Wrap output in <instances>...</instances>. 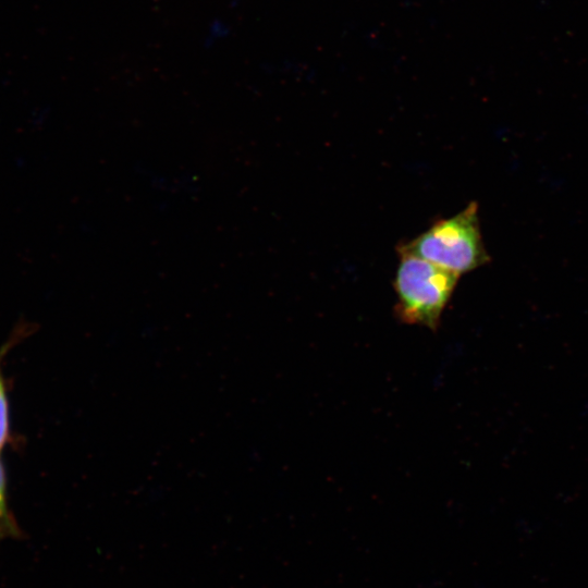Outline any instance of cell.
I'll return each mask as SVG.
<instances>
[{
    "instance_id": "6da1fadb",
    "label": "cell",
    "mask_w": 588,
    "mask_h": 588,
    "mask_svg": "<svg viewBox=\"0 0 588 588\" xmlns=\"http://www.w3.org/2000/svg\"><path fill=\"white\" fill-rule=\"evenodd\" d=\"M458 275L490 260L485 248L478 205L471 201L457 215L434 222L417 237L397 247Z\"/></svg>"
},
{
    "instance_id": "7a4b0ae2",
    "label": "cell",
    "mask_w": 588,
    "mask_h": 588,
    "mask_svg": "<svg viewBox=\"0 0 588 588\" xmlns=\"http://www.w3.org/2000/svg\"><path fill=\"white\" fill-rule=\"evenodd\" d=\"M395 315L404 323L437 330L461 275L416 255L399 252Z\"/></svg>"
},
{
    "instance_id": "3957f363",
    "label": "cell",
    "mask_w": 588,
    "mask_h": 588,
    "mask_svg": "<svg viewBox=\"0 0 588 588\" xmlns=\"http://www.w3.org/2000/svg\"><path fill=\"white\" fill-rule=\"evenodd\" d=\"M20 536L21 530L8 506L5 474L0 463V541Z\"/></svg>"
},
{
    "instance_id": "277c9868",
    "label": "cell",
    "mask_w": 588,
    "mask_h": 588,
    "mask_svg": "<svg viewBox=\"0 0 588 588\" xmlns=\"http://www.w3.org/2000/svg\"><path fill=\"white\" fill-rule=\"evenodd\" d=\"M9 434L8 402L2 378L0 379V451Z\"/></svg>"
},
{
    "instance_id": "5b68a950",
    "label": "cell",
    "mask_w": 588,
    "mask_h": 588,
    "mask_svg": "<svg viewBox=\"0 0 588 588\" xmlns=\"http://www.w3.org/2000/svg\"><path fill=\"white\" fill-rule=\"evenodd\" d=\"M0 379H1V375H0Z\"/></svg>"
}]
</instances>
